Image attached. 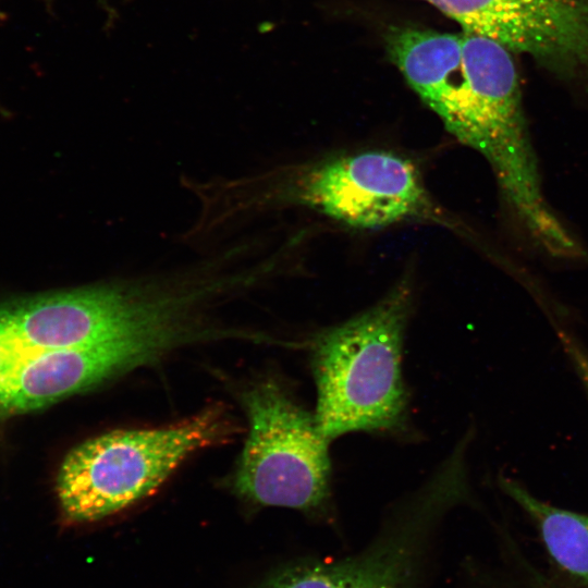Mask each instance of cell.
I'll use <instances>...</instances> for the list:
<instances>
[{"mask_svg": "<svg viewBox=\"0 0 588 588\" xmlns=\"http://www.w3.org/2000/svg\"><path fill=\"white\" fill-rule=\"evenodd\" d=\"M389 52L407 83L446 131L481 152L530 229L552 218L543 205L524 126L512 51L463 29H395Z\"/></svg>", "mask_w": 588, "mask_h": 588, "instance_id": "1", "label": "cell"}, {"mask_svg": "<svg viewBox=\"0 0 588 588\" xmlns=\"http://www.w3.org/2000/svg\"><path fill=\"white\" fill-rule=\"evenodd\" d=\"M458 23L463 29L511 41L547 0H424Z\"/></svg>", "mask_w": 588, "mask_h": 588, "instance_id": "9", "label": "cell"}, {"mask_svg": "<svg viewBox=\"0 0 588 588\" xmlns=\"http://www.w3.org/2000/svg\"><path fill=\"white\" fill-rule=\"evenodd\" d=\"M237 431L229 411L215 404L170 426L93 437L73 448L59 468L61 510L75 523L108 517L150 495L195 452Z\"/></svg>", "mask_w": 588, "mask_h": 588, "instance_id": "4", "label": "cell"}, {"mask_svg": "<svg viewBox=\"0 0 588 588\" xmlns=\"http://www.w3.org/2000/svg\"><path fill=\"white\" fill-rule=\"evenodd\" d=\"M411 308L412 293L403 282L376 305L314 339V413L329 440L403 427L407 393L402 347Z\"/></svg>", "mask_w": 588, "mask_h": 588, "instance_id": "2", "label": "cell"}, {"mask_svg": "<svg viewBox=\"0 0 588 588\" xmlns=\"http://www.w3.org/2000/svg\"><path fill=\"white\" fill-rule=\"evenodd\" d=\"M114 376L108 346L93 343L33 354L0 365V418L44 408Z\"/></svg>", "mask_w": 588, "mask_h": 588, "instance_id": "6", "label": "cell"}, {"mask_svg": "<svg viewBox=\"0 0 588 588\" xmlns=\"http://www.w3.org/2000/svg\"><path fill=\"white\" fill-rule=\"evenodd\" d=\"M562 342L564 345V350L571 357L574 367L579 378L581 379L588 394V357L586 353L581 348H579V346L569 338L563 336Z\"/></svg>", "mask_w": 588, "mask_h": 588, "instance_id": "10", "label": "cell"}, {"mask_svg": "<svg viewBox=\"0 0 588 588\" xmlns=\"http://www.w3.org/2000/svg\"><path fill=\"white\" fill-rule=\"evenodd\" d=\"M471 501L466 464L448 458L388 509L373 536L341 555L309 552L272 569L256 588H431L446 515Z\"/></svg>", "mask_w": 588, "mask_h": 588, "instance_id": "3", "label": "cell"}, {"mask_svg": "<svg viewBox=\"0 0 588 588\" xmlns=\"http://www.w3.org/2000/svg\"><path fill=\"white\" fill-rule=\"evenodd\" d=\"M248 422L233 490L259 506L285 507L309 519L336 525L331 504L330 440L308 412L274 378L241 394Z\"/></svg>", "mask_w": 588, "mask_h": 588, "instance_id": "5", "label": "cell"}, {"mask_svg": "<svg viewBox=\"0 0 588 588\" xmlns=\"http://www.w3.org/2000/svg\"><path fill=\"white\" fill-rule=\"evenodd\" d=\"M451 584L450 588H568L511 538L501 539L490 556L463 558Z\"/></svg>", "mask_w": 588, "mask_h": 588, "instance_id": "8", "label": "cell"}, {"mask_svg": "<svg viewBox=\"0 0 588 588\" xmlns=\"http://www.w3.org/2000/svg\"><path fill=\"white\" fill-rule=\"evenodd\" d=\"M500 485L534 523L548 571L568 588H588V515L553 506L512 479Z\"/></svg>", "mask_w": 588, "mask_h": 588, "instance_id": "7", "label": "cell"}]
</instances>
